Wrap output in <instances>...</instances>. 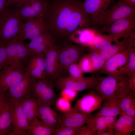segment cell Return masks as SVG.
I'll return each instance as SVG.
<instances>
[{
	"mask_svg": "<svg viewBox=\"0 0 135 135\" xmlns=\"http://www.w3.org/2000/svg\"><path fill=\"white\" fill-rule=\"evenodd\" d=\"M112 44L109 48L105 50H95L106 61L112 56L135 47V34L123 38L120 41L118 40Z\"/></svg>",
	"mask_w": 135,
	"mask_h": 135,
	"instance_id": "19",
	"label": "cell"
},
{
	"mask_svg": "<svg viewBox=\"0 0 135 135\" xmlns=\"http://www.w3.org/2000/svg\"><path fill=\"white\" fill-rule=\"evenodd\" d=\"M8 100L6 90L0 93V110L5 103Z\"/></svg>",
	"mask_w": 135,
	"mask_h": 135,
	"instance_id": "44",
	"label": "cell"
},
{
	"mask_svg": "<svg viewBox=\"0 0 135 135\" xmlns=\"http://www.w3.org/2000/svg\"><path fill=\"white\" fill-rule=\"evenodd\" d=\"M7 6V0H0V16L5 10Z\"/></svg>",
	"mask_w": 135,
	"mask_h": 135,
	"instance_id": "45",
	"label": "cell"
},
{
	"mask_svg": "<svg viewBox=\"0 0 135 135\" xmlns=\"http://www.w3.org/2000/svg\"><path fill=\"white\" fill-rule=\"evenodd\" d=\"M123 74L130 78L135 74V47L130 50L127 62L122 72Z\"/></svg>",
	"mask_w": 135,
	"mask_h": 135,
	"instance_id": "34",
	"label": "cell"
},
{
	"mask_svg": "<svg viewBox=\"0 0 135 135\" xmlns=\"http://www.w3.org/2000/svg\"><path fill=\"white\" fill-rule=\"evenodd\" d=\"M6 60L5 46L0 44V70L6 65Z\"/></svg>",
	"mask_w": 135,
	"mask_h": 135,
	"instance_id": "40",
	"label": "cell"
},
{
	"mask_svg": "<svg viewBox=\"0 0 135 135\" xmlns=\"http://www.w3.org/2000/svg\"><path fill=\"white\" fill-rule=\"evenodd\" d=\"M135 16V6L118 0L111 6L100 12L92 21L93 25L101 29L120 19Z\"/></svg>",
	"mask_w": 135,
	"mask_h": 135,
	"instance_id": "3",
	"label": "cell"
},
{
	"mask_svg": "<svg viewBox=\"0 0 135 135\" xmlns=\"http://www.w3.org/2000/svg\"><path fill=\"white\" fill-rule=\"evenodd\" d=\"M12 106L8 100L0 110V135H5L12 130Z\"/></svg>",
	"mask_w": 135,
	"mask_h": 135,
	"instance_id": "26",
	"label": "cell"
},
{
	"mask_svg": "<svg viewBox=\"0 0 135 135\" xmlns=\"http://www.w3.org/2000/svg\"><path fill=\"white\" fill-rule=\"evenodd\" d=\"M48 4L46 0H28L17 5L18 13L22 20L44 17Z\"/></svg>",
	"mask_w": 135,
	"mask_h": 135,
	"instance_id": "10",
	"label": "cell"
},
{
	"mask_svg": "<svg viewBox=\"0 0 135 135\" xmlns=\"http://www.w3.org/2000/svg\"><path fill=\"white\" fill-rule=\"evenodd\" d=\"M114 132L99 131L96 132V135H114Z\"/></svg>",
	"mask_w": 135,
	"mask_h": 135,
	"instance_id": "46",
	"label": "cell"
},
{
	"mask_svg": "<svg viewBox=\"0 0 135 135\" xmlns=\"http://www.w3.org/2000/svg\"><path fill=\"white\" fill-rule=\"evenodd\" d=\"M116 117L103 116H92L90 114L86 122V126L96 135V132L99 131L114 132Z\"/></svg>",
	"mask_w": 135,
	"mask_h": 135,
	"instance_id": "18",
	"label": "cell"
},
{
	"mask_svg": "<svg viewBox=\"0 0 135 135\" xmlns=\"http://www.w3.org/2000/svg\"><path fill=\"white\" fill-rule=\"evenodd\" d=\"M80 128H76L60 125L54 129L52 134L54 135H77Z\"/></svg>",
	"mask_w": 135,
	"mask_h": 135,
	"instance_id": "37",
	"label": "cell"
},
{
	"mask_svg": "<svg viewBox=\"0 0 135 135\" xmlns=\"http://www.w3.org/2000/svg\"><path fill=\"white\" fill-rule=\"evenodd\" d=\"M104 100L92 90L79 98L71 110L89 115L99 109Z\"/></svg>",
	"mask_w": 135,
	"mask_h": 135,
	"instance_id": "15",
	"label": "cell"
},
{
	"mask_svg": "<svg viewBox=\"0 0 135 135\" xmlns=\"http://www.w3.org/2000/svg\"><path fill=\"white\" fill-rule=\"evenodd\" d=\"M12 106V130L18 135H27V131L30 126L23 111L20 102H11Z\"/></svg>",
	"mask_w": 135,
	"mask_h": 135,
	"instance_id": "17",
	"label": "cell"
},
{
	"mask_svg": "<svg viewBox=\"0 0 135 135\" xmlns=\"http://www.w3.org/2000/svg\"><path fill=\"white\" fill-rule=\"evenodd\" d=\"M129 4L135 6V0H121Z\"/></svg>",
	"mask_w": 135,
	"mask_h": 135,
	"instance_id": "47",
	"label": "cell"
},
{
	"mask_svg": "<svg viewBox=\"0 0 135 135\" xmlns=\"http://www.w3.org/2000/svg\"><path fill=\"white\" fill-rule=\"evenodd\" d=\"M128 86L129 88L135 92V74L132 75L129 78Z\"/></svg>",
	"mask_w": 135,
	"mask_h": 135,
	"instance_id": "43",
	"label": "cell"
},
{
	"mask_svg": "<svg viewBox=\"0 0 135 135\" xmlns=\"http://www.w3.org/2000/svg\"><path fill=\"white\" fill-rule=\"evenodd\" d=\"M56 103L57 108L62 112H68L72 109L70 101L62 96L57 99Z\"/></svg>",
	"mask_w": 135,
	"mask_h": 135,
	"instance_id": "38",
	"label": "cell"
},
{
	"mask_svg": "<svg viewBox=\"0 0 135 135\" xmlns=\"http://www.w3.org/2000/svg\"><path fill=\"white\" fill-rule=\"evenodd\" d=\"M113 42V38L109 35L101 34L98 32L92 45L89 48L95 50H105L110 48Z\"/></svg>",
	"mask_w": 135,
	"mask_h": 135,
	"instance_id": "31",
	"label": "cell"
},
{
	"mask_svg": "<svg viewBox=\"0 0 135 135\" xmlns=\"http://www.w3.org/2000/svg\"><path fill=\"white\" fill-rule=\"evenodd\" d=\"M116 120L114 128V135H131L135 131V119L122 114Z\"/></svg>",
	"mask_w": 135,
	"mask_h": 135,
	"instance_id": "25",
	"label": "cell"
},
{
	"mask_svg": "<svg viewBox=\"0 0 135 135\" xmlns=\"http://www.w3.org/2000/svg\"><path fill=\"white\" fill-rule=\"evenodd\" d=\"M26 72L37 79L45 80L44 60L43 53L32 55L25 68Z\"/></svg>",
	"mask_w": 135,
	"mask_h": 135,
	"instance_id": "22",
	"label": "cell"
},
{
	"mask_svg": "<svg viewBox=\"0 0 135 135\" xmlns=\"http://www.w3.org/2000/svg\"><path fill=\"white\" fill-rule=\"evenodd\" d=\"M90 115L71 110L66 112H62L58 114L60 125L74 128H80L86 124Z\"/></svg>",
	"mask_w": 135,
	"mask_h": 135,
	"instance_id": "21",
	"label": "cell"
},
{
	"mask_svg": "<svg viewBox=\"0 0 135 135\" xmlns=\"http://www.w3.org/2000/svg\"><path fill=\"white\" fill-rule=\"evenodd\" d=\"M27 131V135H51L54 129L47 125L38 117L30 124Z\"/></svg>",
	"mask_w": 135,
	"mask_h": 135,
	"instance_id": "30",
	"label": "cell"
},
{
	"mask_svg": "<svg viewBox=\"0 0 135 135\" xmlns=\"http://www.w3.org/2000/svg\"><path fill=\"white\" fill-rule=\"evenodd\" d=\"M131 48L110 58L106 61L104 66L99 71L100 72L108 76L121 74L127 62Z\"/></svg>",
	"mask_w": 135,
	"mask_h": 135,
	"instance_id": "16",
	"label": "cell"
},
{
	"mask_svg": "<svg viewBox=\"0 0 135 135\" xmlns=\"http://www.w3.org/2000/svg\"><path fill=\"white\" fill-rule=\"evenodd\" d=\"M77 135H96V134L86 126L83 125L80 128Z\"/></svg>",
	"mask_w": 135,
	"mask_h": 135,
	"instance_id": "41",
	"label": "cell"
},
{
	"mask_svg": "<svg viewBox=\"0 0 135 135\" xmlns=\"http://www.w3.org/2000/svg\"><path fill=\"white\" fill-rule=\"evenodd\" d=\"M23 111L26 116L29 125L35 118L38 100L31 94L29 95L20 102Z\"/></svg>",
	"mask_w": 135,
	"mask_h": 135,
	"instance_id": "29",
	"label": "cell"
},
{
	"mask_svg": "<svg viewBox=\"0 0 135 135\" xmlns=\"http://www.w3.org/2000/svg\"><path fill=\"white\" fill-rule=\"evenodd\" d=\"M122 113L118 99L112 97L106 99L94 116L117 117L118 115H122Z\"/></svg>",
	"mask_w": 135,
	"mask_h": 135,
	"instance_id": "28",
	"label": "cell"
},
{
	"mask_svg": "<svg viewBox=\"0 0 135 135\" xmlns=\"http://www.w3.org/2000/svg\"><path fill=\"white\" fill-rule=\"evenodd\" d=\"M112 0H85L82 2V4L84 10L90 16L92 21L100 12L110 6Z\"/></svg>",
	"mask_w": 135,
	"mask_h": 135,
	"instance_id": "27",
	"label": "cell"
},
{
	"mask_svg": "<svg viewBox=\"0 0 135 135\" xmlns=\"http://www.w3.org/2000/svg\"><path fill=\"white\" fill-rule=\"evenodd\" d=\"M122 114H125L135 119V104L131 105Z\"/></svg>",
	"mask_w": 135,
	"mask_h": 135,
	"instance_id": "42",
	"label": "cell"
},
{
	"mask_svg": "<svg viewBox=\"0 0 135 135\" xmlns=\"http://www.w3.org/2000/svg\"><path fill=\"white\" fill-rule=\"evenodd\" d=\"M44 57L45 80L53 84L62 71L58 60V49L55 44L49 47L43 53Z\"/></svg>",
	"mask_w": 135,
	"mask_h": 135,
	"instance_id": "9",
	"label": "cell"
},
{
	"mask_svg": "<svg viewBox=\"0 0 135 135\" xmlns=\"http://www.w3.org/2000/svg\"><path fill=\"white\" fill-rule=\"evenodd\" d=\"M31 94L38 100L53 106L57 100L54 84L44 80H35L31 86Z\"/></svg>",
	"mask_w": 135,
	"mask_h": 135,
	"instance_id": "11",
	"label": "cell"
},
{
	"mask_svg": "<svg viewBox=\"0 0 135 135\" xmlns=\"http://www.w3.org/2000/svg\"><path fill=\"white\" fill-rule=\"evenodd\" d=\"M135 16L118 20L101 29L100 32H106L113 38L114 42L122 38L135 34Z\"/></svg>",
	"mask_w": 135,
	"mask_h": 135,
	"instance_id": "7",
	"label": "cell"
},
{
	"mask_svg": "<svg viewBox=\"0 0 135 135\" xmlns=\"http://www.w3.org/2000/svg\"><path fill=\"white\" fill-rule=\"evenodd\" d=\"M55 43L53 36L47 32L31 40L26 45L33 55L43 53L49 47Z\"/></svg>",
	"mask_w": 135,
	"mask_h": 135,
	"instance_id": "23",
	"label": "cell"
},
{
	"mask_svg": "<svg viewBox=\"0 0 135 135\" xmlns=\"http://www.w3.org/2000/svg\"><path fill=\"white\" fill-rule=\"evenodd\" d=\"M88 48V54L92 64L94 72L99 71L104 66L106 61L95 50Z\"/></svg>",
	"mask_w": 135,
	"mask_h": 135,
	"instance_id": "33",
	"label": "cell"
},
{
	"mask_svg": "<svg viewBox=\"0 0 135 135\" xmlns=\"http://www.w3.org/2000/svg\"><path fill=\"white\" fill-rule=\"evenodd\" d=\"M26 73L25 68L4 66L0 70V93L21 80Z\"/></svg>",
	"mask_w": 135,
	"mask_h": 135,
	"instance_id": "14",
	"label": "cell"
},
{
	"mask_svg": "<svg viewBox=\"0 0 135 135\" xmlns=\"http://www.w3.org/2000/svg\"><path fill=\"white\" fill-rule=\"evenodd\" d=\"M35 79L26 72L24 77L6 90L8 100L20 102L31 94V86Z\"/></svg>",
	"mask_w": 135,
	"mask_h": 135,
	"instance_id": "13",
	"label": "cell"
},
{
	"mask_svg": "<svg viewBox=\"0 0 135 135\" xmlns=\"http://www.w3.org/2000/svg\"><path fill=\"white\" fill-rule=\"evenodd\" d=\"M5 48L6 64L25 68L32 54L26 44L20 40L18 34L8 42Z\"/></svg>",
	"mask_w": 135,
	"mask_h": 135,
	"instance_id": "5",
	"label": "cell"
},
{
	"mask_svg": "<svg viewBox=\"0 0 135 135\" xmlns=\"http://www.w3.org/2000/svg\"><path fill=\"white\" fill-rule=\"evenodd\" d=\"M47 32L44 17L24 21L21 25L18 35L22 41L30 40Z\"/></svg>",
	"mask_w": 135,
	"mask_h": 135,
	"instance_id": "12",
	"label": "cell"
},
{
	"mask_svg": "<svg viewBox=\"0 0 135 135\" xmlns=\"http://www.w3.org/2000/svg\"><path fill=\"white\" fill-rule=\"evenodd\" d=\"M98 32L96 29L90 28H80L71 34L68 40L85 47H90Z\"/></svg>",
	"mask_w": 135,
	"mask_h": 135,
	"instance_id": "24",
	"label": "cell"
},
{
	"mask_svg": "<svg viewBox=\"0 0 135 135\" xmlns=\"http://www.w3.org/2000/svg\"><path fill=\"white\" fill-rule=\"evenodd\" d=\"M69 76L70 78L75 80H80L84 76L77 62L71 64L67 69Z\"/></svg>",
	"mask_w": 135,
	"mask_h": 135,
	"instance_id": "36",
	"label": "cell"
},
{
	"mask_svg": "<svg viewBox=\"0 0 135 135\" xmlns=\"http://www.w3.org/2000/svg\"><path fill=\"white\" fill-rule=\"evenodd\" d=\"M58 45V60L62 71H67L68 66L71 64L77 62L84 54V46L75 44L69 40L62 42Z\"/></svg>",
	"mask_w": 135,
	"mask_h": 135,
	"instance_id": "6",
	"label": "cell"
},
{
	"mask_svg": "<svg viewBox=\"0 0 135 135\" xmlns=\"http://www.w3.org/2000/svg\"><path fill=\"white\" fill-rule=\"evenodd\" d=\"M104 77L93 74L89 77H84L80 80H75L68 77L59 76L55 82L57 90L64 88L72 90L78 92L92 88Z\"/></svg>",
	"mask_w": 135,
	"mask_h": 135,
	"instance_id": "8",
	"label": "cell"
},
{
	"mask_svg": "<svg viewBox=\"0 0 135 135\" xmlns=\"http://www.w3.org/2000/svg\"><path fill=\"white\" fill-rule=\"evenodd\" d=\"M24 22L15 4L7 5L0 16V44L6 46L12 38L18 34Z\"/></svg>",
	"mask_w": 135,
	"mask_h": 135,
	"instance_id": "2",
	"label": "cell"
},
{
	"mask_svg": "<svg viewBox=\"0 0 135 135\" xmlns=\"http://www.w3.org/2000/svg\"><path fill=\"white\" fill-rule=\"evenodd\" d=\"M27 0H16L14 4H15L16 5H18L22 3Z\"/></svg>",
	"mask_w": 135,
	"mask_h": 135,
	"instance_id": "48",
	"label": "cell"
},
{
	"mask_svg": "<svg viewBox=\"0 0 135 135\" xmlns=\"http://www.w3.org/2000/svg\"><path fill=\"white\" fill-rule=\"evenodd\" d=\"M118 99L122 111V114L131 105L135 104V92L130 89L128 85Z\"/></svg>",
	"mask_w": 135,
	"mask_h": 135,
	"instance_id": "32",
	"label": "cell"
},
{
	"mask_svg": "<svg viewBox=\"0 0 135 135\" xmlns=\"http://www.w3.org/2000/svg\"><path fill=\"white\" fill-rule=\"evenodd\" d=\"M61 94L62 96L70 101L74 100L77 95L78 92L67 88L61 90Z\"/></svg>",
	"mask_w": 135,
	"mask_h": 135,
	"instance_id": "39",
	"label": "cell"
},
{
	"mask_svg": "<svg viewBox=\"0 0 135 135\" xmlns=\"http://www.w3.org/2000/svg\"><path fill=\"white\" fill-rule=\"evenodd\" d=\"M47 31L56 42L68 40L76 30L93 26L90 16L82 7V1L53 0L48 4L44 16Z\"/></svg>",
	"mask_w": 135,
	"mask_h": 135,
	"instance_id": "1",
	"label": "cell"
},
{
	"mask_svg": "<svg viewBox=\"0 0 135 135\" xmlns=\"http://www.w3.org/2000/svg\"><path fill=\"white\" fill-rule=\"evenodd\" d=\"M36 116L41 120L54 129L60 125L58 114L51 106L38 100Z\"/></svg>",
	"mask_w": 135,
	"mask_h": 135,
	"instance_id": "20",
	"label": "cell"
},
{
	"mask_svg": "<svg viewBox=\"0 0 135 135\" xmlns=\"http://www.w3.org/2000/svg\"><path fill=\"white\" fill-rule=\"evenodd\" d=\"M78 64L83 73L94 72L92 64L88 54H85L78 61Z\"/></svg>",
	"mask_w": 135,
	"mask_h": 135,
	"instance_id": "35",
	"label": "cell"
},
{
	"mask_svg": "<svg viewBox=\"0 0 135 135\" xmlns=\"http://www.w3.org/2000/svg\"><path fill=\"white\" fill-rule=\"evenodd\" d=\"M129 78L123 74L104 77L92 90L104 100L112 97L118 99L128 85Z\"/></svg>",
	"mask_w": 135,
	"mask_h": 135,
	"instance_id": "4",
	"label": "cell"
}]
</instances>
